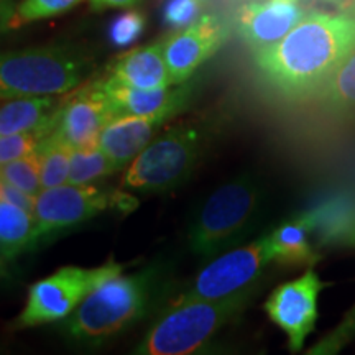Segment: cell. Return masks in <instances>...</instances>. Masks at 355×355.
<instances>
[{
  "label": "cell",
  "instance_id": "obj_18",
  "mask_svg": "<svg viewBox=\"0 0 355 355\" xmlns=\"http://www.w3.org/2000/svg\"><path fill=\"white\" fill-rule=\"evenodd\" d=\"M63 96L19 97L0 101V135L42 128L60 107Z\"/></svg>",
  "mask_w": 355,
  "mask_h": 355
},
{
  "label": "cell",
  "instance_id": "obj_16",
  "mask_svg": "<svg viewBox=\"0 0 355 355\" xmlns=\"http://www.w3.org/2000/svg\"><path fill=\"white\" fill-rule=\"evenodd\" d=\"M105 79L137 89L175 86L163 53V42L123 53L114 61Z\"/></svg>",
  "mask_w": 355,
  "mask_h": 355
},
{
  "label": "cell",
  "instance_id": "obj_17",
  "mask_svg": "<svg viewBox=\"0 0 355 355\" xmlns=\"http://www.w3.org/2000/svg\"><path fill=\"white\" fill-rule=\"evenodd\" d=\"M321 245L355 243V198L340 193L324 199L309 211Z\"/></svg>",
  "mask_w": 355,
  "mask_h": 355
},
{
  "label": "cell",
  "instance_id": "obj_33",
  "mask_svg": "<svg viewBox=\"0 0 355 355\" xmlns=\"http://www.w3.org/2000/svg\"><path fill=\"white\" fill-rule=\"evenodd\" d=\"M0 260L6 261V263H8V261L13 260L12 257H10V254H8V248H7L6 243H3L2 237H0Z\"/></svg>",
  "mask_w": 355,
  "mask_h": 355
},
{
  "label": "cell",
  "instance_id": "obj_15",
  "mask_svg": "<svg viewBox=\"0 0 355 355\" xmlns=\"http://www.w3.org/2000/svg\"><path fill=\"white\" fill-rule=\"evenodd\" d=\"M166 119L125 115L110 121L101 132L99 146L115 171L130 165L153 141Z\"/></svg>",
  "mask_w": 355,
  "mask_h": 355
},
{
  "label": "cell",
  "instance_id": "obj_22",
  "mask_svg": "<svg viewBox=\"0 0 355 355\" xmlns=\"http://www.w3.org/2000/svg\"><path fill=\"white\" fill-rule=\"evenodd\" d=\"M38 153L43 189L68 183L73 146L60 139L56 133L50 132L40 145Z\"/></svg>",
  "mask_w": 355,
  "mask_h": 355
},
{
  "label": "cell",
  "instance_id": "obj_31",
  "mask_svg": "<svg viewBox=\"0 0 355 355\" xmlns=\"http://www.w3.org/2000/svg\"><path fill=\"white\" fill-rule=\"evenodd\" d=\"M144 0H89L94 12L109 10V8H132L137 7Z\"/></svg>",
  "mask_w": 355,
  "mask_h": 355
},
{
  "label": "cell",
  "instance_id": "obj_29",
  "mask_svg": "<svg viewBox=\"0 0 355 355\" xmlns=\"http://www.w3.org/2000/svg\"><path fill=\"white\" fill-rule=\"evenodd\" d=\"M137 206H139V201L132 194L125 193V191H114L110 194V207H115V209L123 212V214L133 211Z\"/></svg>",
  "mask_w": 355,
  "mask_h": 355
},
{
  "label": "cell",
  "instance_id": "obj_30",
  "mask_svg": "<svg viewBox=\"0 0 355 355\" xmlns=\"http://www.w3.org/2000/svg\"><path fill=\"white\" fill-rule=\"evenodd\" d=\"M17 3L13 0H0V37L12 32V21L15 15Z\"/></svg>",
  "mask_w": 355,
  "mask_h": 355
},
{
  "label": "cell",
  "instance_id": "obj_13",
  "mask_svg": "<svg viewBox=\"0 0 355 355\" xmlns=\"http://www.w3.org/2000/svg\"><path fill=\"white\" fill-rule=\"evenodd\" d=\"M306 13L301 0H248L235 13L234 28L255 51L279 42Z\"/></svg>",
  "mask_w": 355,
  "mask_h": 355
},
{
  "label": "cell",
  "instance_id": "obj_3",
  "mask_svg": "<svg viewBox=\"0 0 355 355\" xmlns=\"http://www.w3.org/2000/svg\"><path fill=\"white\" fill-rule=\"evenodd\" d=\"M92 56L74 44L0 51V101L66 96L81 86Z\"/></svg>",
  "mask_w": 355,
  "mask_h": 355
},
{
  "label": "cell",
  "instance_id": "obj_21",
  "mask_svg": "<svg viewBox=\"0 0 355 355\" xmlns=\"http://www.w3.org/2000/svg\"><path fill=\"white\" fill-rule=\"evenodd\" d=\"M318 97L332 114H355V46L344 58Z\"/></svg>",
  "mask_w": 355,
  "mask_h": 355
},
{
  "label": "cell",
  "instance_id": "obj_6",
  "mask_svg": "<svg viewBox=\"0 0 355 355\" xmlns=\"http://www.w3.org/2000/svg\"><path fill=\"white\" fill-rule=\"evenodd\" d=\"M261 189L252 176L217 188L194 217L188 245L198 259L211 260L247 232L260 206Z\"/></svg>",
  "mask_w": 355,
  "mask_h": 355
},
{
  "label": "cell",
  "instance_id": "obj_26",
  "mask_svg": "<svg viewBox=\"0 0 355 355\" xmlns=\"http://www.w3.org/2000/svg\"><path fill=\"white\" fill-rule=\"evenodd\" d=\"M53 117V115H51ZM51 132V119L42 128L30 132L0 135V165H6L13 159H19L38 152L44 137Z\"/></svg>",
  "mask_w": 355,
  "mask_h": 355
},
{
  "label": "cell",
  "instance_id": "obj_12",
  "mask_svg": "<svg viewBox=\"0 0 355 355\" xmlns=\"http://www.w3.org/2000/svg\"><path fill=\"white\" fill-rule=\"evenodd\" d=\"M321 290L322 282L313 270H308L303 277L275 288L265 301L266 314L288 336L293 352L303 347L306 337L316 326Z\"/></svg>",
  "mask_w": 355,
  "mask_h": 355
},
{
  "label": "cell",
  "instance_id": "obj_25",
  "mask_svg": "<svg viewBox=\"0 0 355 355\" xmlns=\"http://www.w3.org/2000/svg\"><path fill=\"white\" fill-rule=\"evenodd\" d=\"M81 2L84 0H21L20 3H17L12 28L19 30L20 26L33 24V21L53 19L78 7Z\"/></svg>",
  "mask_w": 355,
  "mask_h": 355
},
{
  "label": "cell",
  "instance_id": "obj_8",
  "mask_svg": "<svg viewBox=\"0 0 355 355\" xmlns=\"http://www.w3.org/2000/svg\"><path fill=\"white\" fill-rule=\"evenodd\" d=\"M273 259L268 235L211 260L178 301L224 300L252 293Z\"/></svg>",
  "mask_w": 355,
  "mask_h": 355
},
{
  "label": "cell",
  "instance_id": "obj_19",
  "mask_svg": "<svg viewBox=\"0 0 355 355\" xmlns=\"http://www.w3.org/2000/svg\"><path fill=\"white\" fill-rule=\"evenodd\" d=\"M314 235V220L309 212L278 225L268 234L273 259L282 265H301L313 260L311 237Z\"/></svg>",
  "mask_w": 355,
  "mask_h": 355
},
{
  "label": "cell",
  "instance_id": "obj_32",
  "mask_svg": "<svg viewBox=\"0 0 355 355\" xmlns=\"http://www.w3.org/2000/svg\"><path fill=\"white\" fill-rule=\"evenodd\" d=\"M321 2L332 3V6L343 8L344 12H355V0H321Z\"/></svg>",
  "mask_w": 355,
  "mask_h": 355
},
{
  "label": "cell",
  "instance_id": "obj_9",
  "mask_svg": "<svg viewBox=\"0 0 355 355\" xmlns=\"http://www.w3.org/2000/svg\"><path fill=\"white\" fill-rule=\"evenodd\" d=\"M110 207V194L89 184L64 183L35 196V234L43 242L53 234L83 224Z\"/></svg>",
  "mask_w": 355,
  "mask_h": 355
},
{
  "label": "cell",
  "instance_id": "obj_4",
  "mask_svg": "<svg viewBox=\"0 0 355 355\" xmlns=\"http://www.w3.org/2000/svg\"><path fill=\"white\" fill-rule=\"evenodd\" d=\"M250 293L224 300L178 301L146 332L133 352L140 355H189L206 347L225 324L245 308Z\"/></svg>",
  "mask_w": 355,
  "mask_h": 355
},
{
  "label": "cell",
  "instance_id": "obj_24",
  "mask_svg": "<svg viewBox=\"0 0 355 355\" xmlns=\"http://www.w3.org/2000/svg\"><path fill=\"white\" fill-rule=\"evenodd\" d=\"M0 180L7 181L25 191L26 194L37 196L42 186V166H40V153L28 155V157L13 159L6 165H0Z\"/></svg>",
  "mask_w": 355,
  "mask_h": 355
},
{
  "label": "cell",
  "instance_id": "obj_11",
  "mask_svg": "<svg viewBox=\"0 0 355 355\" xmlns=\"http://www.w3.org/2000/svg\"><path fill=\"white\" fill-rule=\"evenodd\" d=\"M115 112L99 81L76 87L61 99L53 115V133L74 148L99 145L101 132Z\"/></svg>",
  "mask_w": 355,
  "mask_h": 355
},
{
  "label": "cell",
  "instance_id": "obj_10",
  "mask_svg": "<svg viewBox=\"0 0 355 355\" xmlns=\"http://www.w3.org/2000/svg\"><path fill=\"white\" fill-rule=\"evenodd\" d=\"M232 24L219 13H202L198 20L176 30L163 42V53L173 84H183L224 46Z\"/></svg>",
  "mask_w": 355,
  "mask_h": 355
},
{
  "label": "cell",
  "instance_id": "obj_5",
  "mask_svg": "<svg viewBox=\"0 0 355 355\" xmlns=\"http://www.w3.org/2000/svg\"><path fill=\"white\" fill-rule=\"evenodd\" d=\"M207 140L204 123L189 122L171 128L128 165L122 188L144 193H166L178 188L201 162Z\"/></svg>",
  "mask_w": 355,
  "mask_h": 355
},
{
  "label": "cell",
  "instance_id": "obj_34",
  "mask_svg": "<svg viewBox=\"0 0 355 355\" xmlns=\"http://www.w3.org/2000/svg\"><path fill=\"white\" fill-rule=\"evenodd\" d=\"M7 275V263L0 260V278H3Z\"/></svg>",
  "mask_w": 355,
  "mask_h": 355
},
{
  "label": "cell",
  "instance_id": "obj_14",
  "mask_svg": "<svg viewBox=\"0 0 355 355\" xmlns=\"http://www.w3.org/2000/svg\"><path fill=\"white\" fill-rule=\"evenodd\" d=\"M107 94L115 112V119L125 115L137 117H162L171 119L189 104L193 97V84L183 83L162 89H137L123 84L110 83L107 79L99 81Z\"/></svg>",
  "mask_w": 355,
  "mask_h": 355
},
{
  "label": "cell",
  "instance_id": "obj_27",
  "mask_svg": "<svg viewBox=\"0 0 355 355\" xmlns=\"http://www.w3.org/2000/svg\"><path fill=\"white\" fill-rule=\"evenodd\" d=\"M145 30V15L137 10H127L119 15L109 28V38L115 46H128L140 38Z\"/></svg>",
  "mask_w": 355,
  "mask_h": 355
},
{
  "label": "cell",
  "instance_id": "obj_1",
  "mask_svg": "<svg viewBox=\"0 0 355 355\" xmlns=\"http://www.w3.org/2000/svg\"><path fill=\"white\" fill-rule=\"evenodd\" d=\"M355 46V12H308L279 42L254 51L260 78L288 99L319 96Z\"/></svg>",
  "mask_w": 355,
  "mask_h": 355
},
{
  "label": "cell",
  "instance_id": "obj_20",
  "mask_svg": "<svg viewBox=\"0 0 355 355\" xmlns=\"http://www.w3.org/2000/svg\"><path fill=\"white\" fill-rule=\"evenodd\" d=\"M0 237L12 259L26 250H33L38 242L32 212L0 199Z\"/></svg>",
  "mask_w": 355,
  "mask_h": 355
},
{
  "label": "cell",
  "instance_id": "obj_2",
  "mask_svg": "<svg viewBox=\"0 0 355 355\" xmlns=\"http://www.w3.org/2000/svg\"><path fill=\"white\" fill-rule=\"evenodd\" d=\"M162 265L152 263L135 273L105 279L63 319V332L83 345H99L137 322L153 308L165 285Z\"/></svg>",
  "mask_w": 355,
  "mask_h": 355
},
{
  "label": "cell",
  "instance_id": "obj_23",
  "mask_svg": "<svg viewBox=\"0 0 355 355\" xmlns=\"http://www.w3.org/2000/svg\"><path fill=\"white\" fill-rule=\"evenodd\" d=\"M109 158L102 152L99 145L74 148L71 155V166L68 183L71 184H89L99 178L109 176L114 173Z\"/></svg>",
  "mask_w": 355,
  "mask_h": 355
},
{
  "label": "cell",
  "instance_id": "obj_7",
  "mask_svg": "<svg viewBox=\"0 0 355 355\" xmlns=\"http://www.w3.org/2000/svg\"><path fill=\"white\" fill-rule=\"evenodd\" d=\"M123 266L110 260L97 268L63 266L28 288V295L13 329H26L63 321L91 291L105 279L122 273Z\"/></svg>",
  "mask_w": 355,
  "mask_h": 355
},
{
  "label": "cell",
  "instance_id": "obj_28",
  "mask_svg": "<svg viewBox=\"0 0 355 355\" xmlns=\"http://www.w3.org/2000/svg\"><path fill=\"white\" fill-rule=\"evenodd\" d=\"M206 6L207 0H168L163 10V19L168 26L181 30L198 20Z\"/></svg>",
  "mask_w": 355,
  "mask_h": 355
},
{
  "label": "cell",
  "instance_id": "obj_35",
  "mask_svg": "<svg viewBox=\"0 0 355 355\" xmlns=\"http://www.w3.org/2000/svg\"><path fill=\"white\" fill-rule=\"evenodd\" d=\"M245 2H248V0H245Z\"/></svg>",
  "mask_w": 355,
  "mask_h": 355
}]
</instances>
